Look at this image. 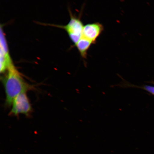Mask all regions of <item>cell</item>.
Wrapping results in <instances>:
<instances>
[{
  "label": "cell",
  "instance_id": "cell-1",
  "mask_svg": "<svg viewBox=\"0 0 154 154\" xmlns=\"http://www.w3.org/2000/svg\"><path fill=\"white\" fill-rule=\"evenodd\" d=\"M1 77L6 95L5 104L11 106L13 102L20 94L32 90V86L26 82L14 65L8 70Z\"/></svg>",
  "mask_w": 154,
  "mask_h": 154
},
{
  "label": "cell",
  "instance_id": "cell-2",
  "mask_svg": "<svg viewBox=\"0 0 154 154\" xmlns=\"http://www.w3.org/2000/svg\"><path fill=\"white\" fill-rule=\"evenodd\" d=\"M83 24L79 18H77L70 14V19L66 26H60L59 27L64 29L67 32L75 46L82 37Z\"/></svg>",
  "mask_w": 154,
  "mask_h": 154
},
{
  "label": "cell",
  "instance_id": "cell-3",
  "mask_svg": "<svg viewBox=\"0 0 154 154\" xmlns=\"http://www.w3.org/2000/svg\"><path fill=\"white\" fill-rule=\"evenodd\" d=\"M10 113L11 115L23 114L29 116L31 113L32 107L26 93L20 94L15 97L12 103Z\"/></svg>",
  "mask_w": 154,
  "mask_h": 154
},
{
  "label": "cell",
  "instance_id": "cell-4",
  "mask_svg": "<svg viewBox=\"0 0 154 154\" xmlns=\"http://www.w3.org/2000/svg\"><path fill=\"white\" fill-rule=\"evenodd\" d=\"M2 29L1 32V73L4 74L13 64L12 59L10 55L9 49L5 36Z\"/></svg>",
  "mask_w": 154,
  "mask_h": 154
},
{
  "label": "cell",
  "instance_id": "cell-5",
  "mask_svg": "<svg viewBox=\"0 0 154 154\" xmlns=\"http://www.w3.org/2000/svg\"><path fill=\"white\" fill-rule=\"evenodd\" d=\"M103 25L99 23L86 24L84 26L82 36L94 44L103 31Z\"/></svg>",
  "mask_w": 154,
  "mask_h": 154
},
{
  "label": "cell",
  "instance_id": "cell-6",
  "mask_svg": "<svg viewBox=\"0 0 154 154\" xmlns=\"http://www.w3.org/2000/svg\"><path fill=\"white\" fill-rule=\"evenodd\" d=\"M93 44V42L82 36L76 44L75 46L80 53L81 56L84 60L86 59L88 49L92 44Z\"/></svg>",
  "mask_w": 154,
  "mask_h": 154
}]
</instances>
